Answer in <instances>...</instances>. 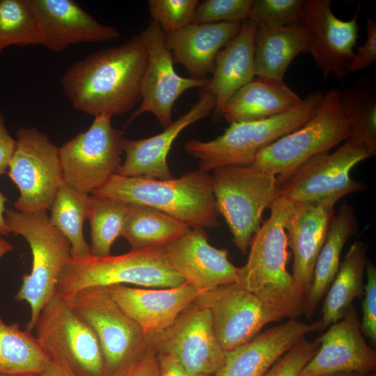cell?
<instances>
[{"label":"cell","mask_w":376,"mask_h":376,"mask_svg":"<svg viewBox=\"0 0 376 376\" xmlns=\"http://www.w3.org/2000/svg\"><path fill=\"white\" fill-rule=\"evenodd\" d=\"M123 376H159L157 355L148 348L143 357Z\"/></svg>","instance_id":"ee69618b"},{"label":"cell","mask_w":376,"mask_h":376,"mask_svg":"<svg viewBox=\"0 0 376 376\" xmlns=\"http://www.w3.org/2000/svg\"><path fill=\"white\" fill-rule=\"evenodd\" d=\"M139 36L147 51V64L141 80V102L129 122L150 113L166 128L173 123V107L180 96L189 89L206 87L209 79L183 77L175 72L164 33L155 22L150 21Z\"/></svg>","instance_id":"9a60e30c"},{"label":"cell","mask_w":376,"mask_h":376,"mask_svg":"<svg viewBox=\"0 0 376 376\" xmlns=\"http://www.w3.org/2000/svg\"><path fill=\"white\" fill-rule=\"evenodd\" d=\"M357 230L352 207L343 203L331 220L325 241L315 261L310 288L304 299V311L311 318L327 293L340 266L343 248Z\"/></svg>","instance_id":"f1b7e54d"},{"label":"cell","mask_w":376,"mask_h":376,"mask_svg":"<svg viewBox=\"0 0 376 376\" xmlns=\"http://www.w3.org/2000/svg\"><path fill=\"white\" fill-rule=\"evenodd\" d=\"M147 344L156 354L171 356L193 374L214 376L225 359L210 311L196 300L166 329L147 334Z\"/></svg>","instance_id":"5bb4252c"},{"label":"cell","mask_w":376,"mask_h":376,"mask_svg":"<svg viewBox=\"0 0 376 376\" xmlns=\"http://www.w3.org/2000/svg\"><path fill=\"white\" fill-rule=\"evenodd\" d=\"M324 94L311 93L297 107L266 119L231 123L213 140H189L185 150L198 159L199 169L207 172L224 166L252 165L260 150L309 120Z\"/></svg>","instance_id":"277c9868"},{"label":"cell","mask_w":376,"mask_h":376,"mask_svg":"<svg viewBox=\"0 0 376 376\" xmlns=\"http://www.w3.org/2000/svg\"><path fill=\"white\" fill-rule=\"evenodd\" d=\"M6 201V197L3 194L0 192V234L2 235H6L10 233V231L6 224L5 219V203Z\"/></svg>","instance_id":"7dc6e473"},{"label":"cell","mask_w":376,"mask_h":376,"mask_svg":"<svg viewBox=\"0 0 376 376\" xmlns=\"http://www.w3.org/2000/svg\"><path fill=\"white\" fill-rule=\"evenodd\" d=\"M111 117L94 116L88 129L58 148L64 180L76 191L92 194L118 173L123 153V132Z\"/></svg>","instance_id":"7c38bea8"},{"label":"cell","mask_w":376,"mask_h":376,"mask_svg":"<svg viewBox=\"0 0 376 376\" xmlns=\"http://www.w3.org/2000/svg\"><path fill=\"white\" fill-rule=\"evenodd\" d=\"M185 283L167 262L163 246H156L131 249L118 256L71 257L59 276L56 294L69 300L89 287L132 283L165 288Z\"/></svg>","instance_id":"5b68a950"},{"label":"cell","mask_w":376,"mask_h":376,"mask_svg":"<svg viewBox=\"0 0 376 376\" xmlns=\"http://www.w3.org/2000/svg\"><path fill=\"white\" fill-rule=\"evenodd\" d=\"M191 230L180 221L152 207L129 204L123 232L131 249L164 246Z\"/></svg>","instance_id":"4dcf8cb0"},{"label":"cell","mask_w":376,"mask_h":376,"mask_svg":"<svg viewBox=\"0 0 376 376\" xmlns=\"http://www.w3.org/2000/svg\"><path fill=\"white\" fill-rule=\"evenodd\" d=\"M104 288L146 334L166 329L201 295L187 282L158 289L131 288L121 284Z\"/></svg>","instance_id":"7402d4cb"},{"label":"cell","mask_w":376,"mask_h":376,"mask_svg":"<svg viewBox=\"0 0 376 376\" xmlns=\"http://www.w3.org/2000/svg\"><path fill=\"white\" fill-rule=\"evenodd\" d=\"M309 376H376L375 373H360L357 372H334L329 373H323L318 375H313Z\"/></svg>","instance_id":"c3c4849f"},{"label":"cell","mask_w":376,"mask_h":376,"mask_svg":"<svg viewBox=\"0 0 376 376\" xmlns=\"http://www.w3.org/2000/svg\"><path fill=\"white\" fill-rule=\"evenodd\" d=\"M67 301L95 331L107 376L125 375L148 350L147 334L105 288H83Z\"/></svg>","instance_id":"9c48e42d"},{"label":"cell","mask_w":376,"mask_h":376,"mask_svg":"<svg viewBox=\"0 0 376 376\" xmlns=\"http://www.w3.org/2000/svg\"><path fill=\"white\" fill-rule=\"evenodd\" d=\"M37 22L40 45L54 52L81 42H103L120 37L118 29L100 23L72 0H26Z\"/></svg>","instance_id":"d6986e66"},{"label":"cell","mask_w":376,"mask_h":376,"mask_svg":"<svg viewBox=\"0 0 376 376\" xmlns=\"http://www.w3.org/2000/svg\"><path fill=\"white\" fill-rule=\"evenodd\" d=\"M14 247L8 241L2 237L0 234V258L6 253L12 251Z\"/></svg>","instance_id":"681fc988"},{"label":"cell","mask_w":376,"mask_h":376,"mask_svg":"<svg viewBox=\"0 0 376 376\" xmlns=\"http://www.w3.org/2000/svg\"><path fill=\"white\" fill-rule=\"evenodd\" d=\"M302 100L284 81L257 77L233 94L221 116L229 124L260 120L290 110Z\"/></svg>","instance_id":"4316f807"},{"label":"cell","mask_w":376,"mask_h":376,"mask_svg":"<svg viewBox=\"0 0 376 376\" xmlns=\"http://www.w3.org/2000/svg\"><path fill=\"white\" fill-rule=\"evenodd\" d=\"M34 329L49 359L63 363L77 376H107L95 331L68 301L56 293L42 309Z\"/></svg>","instance_id":"30bf717a"},{"label":"cell","mask_w":376,"mask_h":376,"mask_svg":"<svg viewBox=\"0 0 376 376\" xmlns=\"http://www.w3.org/2000/svg\"><path fill=\"white\" fill-rule=\"evenodd\" d=\"M215 104L214 95L205 87L189 111L159 134L139 140L123 138L122 148L125 159L117 174L158 180L173 178L167 156L174 141L186 127L214 111Z\"/></svg>","instance_id":"ffe728a7"},{"label":"cell","mask_w":376,"mask_h":376,"mask_svg":"<svg viewBox=\"0 0 376 376\" xmlns=\"http://www.w3.org/2000/svg\"><path fill=\"white\" fill-rule=\"evenodd\" d=\"M5 219L10 233L22 236L32 253L31 272L23 276L14 297L29 304L26 329L32 332L42 309L56 293L59 276L72 257L71 246L50 224L47 211L26 213L8 208Z\"/></svg>","instance_id":"8992f818"},{"label":"cell","mask_w":376,"mask_h":376,"mask_svg":"<svg viewBox=\"0 0 376 376\" xmlns=\"http://www.w3.org/2000/svg\"><path fill=\"white\" fill-rule=\"evenodd\" d=\"M212 176L219 212L230 230L233 244L246 254L260 228L264 210L278 198L276 175L249 165L221 167Z\"/></svg>","instance_id":"ba28073f"},{"label":"cell","mask_w":376,"mask_h":376,"mask_svg":"<svg viewBox=\"0 0 376 376\" xmlns=\"http://www.w3.org/2000/svg\"><path fill=\"white\" fill-rule=\"evenodd\" d=\"M366 283L364 285V298L362 302L361 332L376 344V267L367 260L366 264Z\"/></svg>","instance_id":"60d3db41"},{"label":"cell","mask_w":376,"mask_h":376,"mask_svg":"<svg viewBox=\"0 0 376 376\" xmlns=\"http://www.w3.org/2000/svg\"><path fill=\"white\" fill-rule=\"evenodd\" d=\"M317 340L320 345L318 352L298 376L334 372L368 374L376 370L375 349L366 343L353 306Z\"/></svg>","instance_id":"44dd1931"},{"label":"cell","mask_w":376,"mask_h":376,"mask_svg":"<svg viewBox=\"0 0 376 376\" xmlns=\"http://www.w3.org/2000/svg\"><path fill=\"white\" fill-rule=\"evenodd\" d=\"M8 174L19 191L15 210L35 213L50 209L64 180L57 148L33 127H20Z\"/></svg>","instance_id":"4fadbf2b"},{"label":"cell","mask_w":376,"mask_h":376,"mask_svg":"<svg viewBox=\"0 0 376 376\" xmlns=\"http://www.w3.org/2000/svg\"><path fill=\"white\" fill-rule=\"evenodd\" d=\"M367 249L362 242H355L340 263L337 274L329 286L319 320L324 329L341 320L355 298L364 294L363 283Z\"/></svg>","instance_id":"f546056e"},{"label":"cell","mask_w":376,"mask_h":376,"mask_svg":"<svg viewBox=\"0 0 376 376\" xmlns=\"http://www.w3.org/2000/svg\"><path fill=\"white\" fill-rule=\"evenodd\" d=\"M128 203L113 198L90 196L87 219L91 227V255H110L112 244L122 236Z\"/></svg>","instance_id":"836d02e7"},{"label":"cell","mask_w":376,"mask_h":376,"mask_svg":"<svg viewBox=\"0 0 376 376\" xmlns=\"http://www.w3.org/2000/svg\"><path fill=\"white\" fill-rule=\"evenodd\" d=\"M90 196L76 191L64 180L61 183L50 207V224L69 241L71 256L75 258L91 255L90 245L83 233L87 219Z\"/></svg>","instance_id":"d6a6232c"},{"label":"cell","mask_w":376,"mask_h":376,"mask_svg":"<svg viewBox=\"0 0 376 376\" xmlns=\"http://www.w3.org/2000/svg\"><path fill=\"white\" fill-rule=\"evenodd\" d=\"M330 0L304 1L299 23L309 33L308 53L324 79L345 77L354 57L359 33L357 15L342 20L332 12Z\"/></svg>","instance_id":"e0dca14e"},{"label":"cell","mask_w":376,"mask_h":376,"mask_svg":"<svg viewBox=\"0 0 376 376\" xmlns=\"http://www.w3.org/2000/svg\"><path fill=\"white\" fill-rule=\"evenodd\" d=\"M319 347L317 338L312 342L302 338L269 368L265 376H298Z\"/></svg>","instance_id":"ab89813d"},{"label":"cell","mask_w":376,"mask_h":376,"mask_svg":"<svg viewBox=\"0 0 376 376\" xmlns=\"http://www.w3.org/2000/svg\"><path fill=\"white\" fill-rule=\"evenodd\" d=\"M303 0H252L249 17L257 29L299 23Z\"/></svg>","instance_id":"8d00e7d4"},{"label":"cell","mask_w":376,"mask_h":376,"mask_svg":"<svg viewBox=\"0 0 376 376\" xmlns=\"http://www.w3.org/2000/svg\"><path fill=\"white\" fill-rule=\"evenodd\" d=\"M196 301L210 311L214 334L226 352L251 340L267 324L281 320L237 283L203 292Z\"/></svg>","instance_id":"2e32d148"},{"label":"cell","mask_w":376,"mask_h":376,"mask_svg":"<svg viewBox=\"0 0 376 376\" xmlns=\"http://www.w3.org/2000/svg\"><path fill=\"white\" fill-rule=\"evenodd\" d=\"M147 51L139 36L122 45L91 53L61 78L72 107L91 116H120L141 99Z\"/></svg>","instance_id":"6da1fadb"},{"label":"cell","mask_w":376,"mask_h":376,"mask_svg":"<svg viewBox=\"0 0 376 376\" xmlns=\"http://www.w3.org/2000/svg\"><path fill=\"white\" fill-rule=\"evenodd\" d=\"M256 27L250 20L242 22L237 35L217 54L212 77L205 87L215 97L214 114L221 116L228 100L255 77L254 45Z\"/></svg>","instance_id":"484cf974"},{"label":"cell","mask_w":376,"mask_h":376,"mask_svg":"<svg viewBox=\"0 0 376 376\" xmlns=\"http://www.w3.org/2000/svg\"><path fill=\"white\" fill-rule=\"evenodd\" d=\"M242 22L191 24L164 33L174 63L182 65L190 77L206 79L212 73L218 52L238 33Z\"/></svg>","instance_id":"d4e9b609"},{"label":"cell","mask_w":376,"mask_h":376,"mask_svg":"<svg viewBox=\"0 0 376 376\" xmlns=\"http://www.w3.org/2000/svg\"><path fill=\"white\" fill-rule=\"evenodd\" d=\"M13 45H40L37 22L26 0H0V54Z\"/></svg>","instance_id":"d590c367"},{"label":"cell","mask_w":376,"mask_h":376,"mask_svg":"<svg viewBox=\"0 0 376 376\" xmlns=\"http://www.w3.org/2000/svg\"><path fill=\"white\" fill-rule=\"evenodd\" d=\"M159 366V376H211L193 374L186 370L173 357L157 354Z\"/></svg>","instance_id":"f6af8a7d"},{"label":"cell","mask_w":376,"mask_h":376,"mask_svg":"<svg viewBox=\"0 0 376 376\" xmlns=\"http://www.w3.org/2000/svg\"><path fill=\"white\" fill-rule=\"evenodd\" d=\"M199 3L198 0H150L148 8L152 21L169 33L194 24Z\"/></svg>","instance_id":"74e56055"},{"label":"cell","mask_w":376,"mask_h":376,"mask_svg":"<svg viewBox=\"0 0 376 376\" xmlns=\"http://www.w3.org/2000/svg\"><path fill=\"white\" fill-rule=\"evenodd\" d=\"M309 33L301 23L257 29L254 45L255 76L284 81L285 72L299 54L308 52Z\"/></svg>","instance_id":"83f0119b"},{"label":"cell","mask_w":376,"mask_h":376,"mask_svg":"<svg viewBox=\"0 0 376 376\" xmlns=\"http://www.w3.org/2000/svg\"><path fill=\"white\" fill-rule=\"evenodd\" d=\"M337 201L295 205L285 225L288 246L293 253L292 277L305 296L318 256L325 241Z\"/></svg>","instance_id":"cb8c5ba5"},{"label":"cell","mask_w":376,"mask_h":376,"mask_svg":"<svg viewBox=\"0 0 376 376\" xmlns=\"http://www.w3.org/2000/svg\"><path fill=\"white\" fill-rule=\"evenodd\" d=\"M375 153L350 137L333 152L317 155L300 166L278 186V197L294 205L318 203L363 190L366 187L350 178L352 168Z\"/></svg>","instance_id":"8fae6325"},{"label":"cell","mask_w":376,"mask_h":376,"mask_svg":"<svg viewBox=\"0 0 376 376\" xmlns=\"http://www.w3.org/2000/svg\"><path fill=\"white\" fill-rule=\"evenodd\" d=\"M0 376H39L35 375H0Z\"/></svg>","instance_id":"f907efd6"},{"label":"cell","mask_w":376,"mask_h":376,"mask_svg":"<svg viewBox=\"0 0 376 376\" xmlns=\"http://www.w3.org/2000/svg\"><path fill=\"white\" fill-rule=\"evenodd\" d=\"M367 36L364 44L358 48L350 64L348 72H357L370 66L376 61V22L368 19Z\"/></svg>","instance_id":"b9f144b4"},{"label":"cell","mask_w":376,"mask_h":376,"mask_svg":"<svg viewBox=\"0 0 376 376\" xmlns=\"http://www.w3.org/2000/svg\"><path fill=\"white\" fill-rule=\"evenodd\" d=\"M341 109L351 127V138L376 153V97L369 86L358 84L340 91Z\"/></svg>","instance_id":"e575fe53"},{"label":"cell","mask_w":376,"mask_h":376,"mask_svg":"<svg viewBox=\"0 0 376 376\" xmlns=\"http://www.w3.org/2000/svg\"><path fill=\"white\" fill-rule=\"evenodd\" d=\"M163 249L170 266L201 294L238 282L239 267L229 260L226 249L210 244L203 228H191Z\"/></svg>","instance_id":"ac0fdd59"},{"label":"cell","mask_w":376,"mask_h":376,"mask_svg":"<svg viewBox=\"0 0 376 376\" xmlns=\"http://www.w3.org/2000/svg\"><path fill=\"white\" fill-rule=\"evenodd\" d=\"M92 195L152 207L191 228L204 229L219 226L212 176L201 169L169 180L116 174Z\"/></svg>","instance_id":"3957f363"},{"label":"cell","mask_w":376,"mask_h":376,"mask_svg":"<svg viewBox=\"0 0 376 376\" xmlns=\"http://www.w3.org/2000/svg\"><path fill=\"white\" fill-rule=\"evenodd\" d=\"M49 361L31 331L7 324L0 315V375H39Z\"/></svg>","instance_id":"1f68e13d"},{"label":"cell","mask_w":376,"mask_h":376,"mask_svg":"<svg viewBox=\"0 0 376 376\" xmlns=\"http://www.w3.org/2000/svg\"><path fill=\"white\" fill-rule=\"evenodd\" d=\"M16 144L17 140L8 132L4 118L0 113V175L8 168Z\"/></svg>","instance_id":"7bdbcfd3"},{"label":"cell","mask_w":376,"mask_h":376,"mask_svg":"<svg viewBox=\"0 0 376 376\" xmlns=\"http://www.w3.org/2000/svg\"><path fill=\"white\" fill-rule=\"evenodd\" d=\"M339 94L337 88L325 93L309 120L260 150L252 165L279 174V185L313 157L347 140L352 127L341 109Z\"/></svg>","instance_id":"52a82bcc"},{"label":"cell","mask_w":376,"mask_h":376,"mask_svg":"<svg viewBox=\"0 0 376 376\" xmlns=\"http://www.w3.org/2000/svg\"><path fill=\"white\" fill-rule=\"evenodd\" d=\"M39 376H77L63 363L55 360L49 359L46 367Z\"/></svg>","instance_id":"bcb514c9"},{"label":"cell","mask_w":376,"mask_h":376,"mask_svg":"<svg viewBox=\"0 0 376 376\" xmlns=\"http://www.w3.org/2000/svg\"><path fill=\"white\" fill-rule=\"evenodd\" d=\"M294 205L284 198H276L269 207V217L253 237L246 264L239 268L237 283L281 320L295 319L304 311V295L286 269L288 246L285 225Z\"/></svg>","instance_id":"7a4b0ae2"},{"label":"cell","mask_w":376,"mask_h":376,"mask_svg":"<svg viewBox=\"0 0 376 376\" xmlns=\"http://www.w3.org/2000/svg\"><path fill=\"white\" fill-rule=\"evenodd\" d=\"M252 0H206L199 3L195 23L242 22L249 17Z\"/></svg>","instance_id":"f35d334b"},{"label":"cell","mask_w":376,"mask_h":376,"mask_svg":"<svg viewBox=\"0 0 376 376\" xmlns=\"http://www.w3.org/2000/svg\"><path fill=\"white\" fill-rule=\"evenodd\" d=\"M320 328L319 320L309 324L290 319L266 329L249 341L226 351L224 362L214 376H265L306 334Z\"/></svg>","instance_id":"603a6c76"}]
</instances>
